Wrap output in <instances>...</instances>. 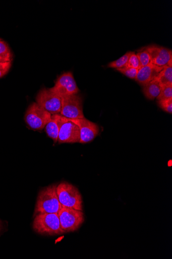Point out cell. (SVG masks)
Instances as JSON below:
<instances>
[{
	"instance_id": "1",
	"label": "cell",
	"mask_w": 172,
	"mask_h": 259,
	"mask_svg": "<svg viewBox=\"0 0 172 259\" xmlns=\"http://www.w3.org/2000/svg\"><path fill=\"white\" fill-rule=\"evenodd\" d=\"M58 185H52L43 188L38 194L35 213H58L62 206L57 193Z\"/></svg>"
},
{
	"instance_id": "2",
	"label": "cell",
	"mask_w": 172,
	"mask_h": 259,
	"mask_svg": "<svg viewBox=\"0 0 172 259\" xmlns=\"http://www.w3.org/2000/svg\"><path fill=\"white\" fill-rule=\"evenodd\" d=\"M56 190L62 207L83 210L82 196L76 186L62 182L58 185Z\"/></svg>"
},
{
	"instance_id": "3",
	"label": "cell",
	"mask_w": 172,
	"mask_h": 259,
	"mask_svg": "<svg viewBox=\"0 0 172 259\" xmlns=\"http://www.w3.org/2000/svg\"><path fill=\"white\" fill-rule=\"evenodd\" d=\"M33 229L41 234L53 235L65 233L61 227L58 213L37 214L34 221Z\"/></svg>"
},
{
	"instance_id": "4",
	"label": "cell",
	"mask_w": 172,
	"mask_h": 259,
	"mask_svg": "<svg viewBox=\"0 0 172 259\" xmlns=\"http://www.w3.org/2000/svg\"><path fill=\"white\" fill-rule=\"evenodd\" d=\"M52 114L36 103L32 104L27 110L24 116L26 123L32 130H42L50 121Z\"/></svg>"
},
{
	"instance_id": "5",
	"label": "cell",
	"mask_w": 172,
	"mask_h": 259,
	"mask_svg": "<svg viewBox=\"0 0 172 259\" xmlns=\"http://www.w3.org/2000/svg\"><path fill=\"white\" fill-rule=\"evenodd\" d=\"M58 215L61 227L65 232L77 230L84 222L82 210L72 208L62 207L59 211Z\"/></svg>"
},
{
	"instance_id": "6",
	"label": "cell",
	"mask_w": 172,
	"mask_h": 259,
	"mask_svg": "<svg viewBox=\"0 0 172 259\" xmlns=\"http://www.w3.org/2000/svg\"><path fill=\"white\" fill-rule=\"evenodd\" d=\"M62 98L61 115L70 119L84 118L83 100L78 94Z\"/></svg>"
},
{
	"instance_id": "7",
	"label": "cell",
	"mask_w": 172,
	"mask_h": 259,
	"mask_svg": "<svg viewBox=\"0 0 172 259\" xmlns=\"http://www.w3.org/2000/svg\"><path fill=\"white\" fill-rule=\"evenodd\" d=\"M63 98L50 89L41 90L36 97V103L52 115L60 114Z\"/></svg>"
},
{
	"instance_id": "8",
	"label": "cell",
	"mask_w": 172,
	"mask_h": 259,
	"mask_svg": "<svg viewBox=\"0 0 172 259\" xmlns=\"http://www.w3.org/2000/svg\"><path fill=\"white\" fill-rule=\"evenodd\" d=\"M60 129L59 135V144L80 143V130L77 125L60 114Z\"/></svg>"
},
{
	"instance_id": "9",
	"label": "cell",
	"mask_w": 172,
	"mask_h": 259,
	"mask_svg": "<svg viewBox=\"0 0 172 259\" xmlns=\"http://www.w3.org/2000/svg\"><path fill=\"white\" fill-rule=\"evenodd\" d=\"M50 90L62 98L76 95L79 92V88L71 72L65 73L60 76L55 85Z\"/></svg>"
},
{
	"instance_id": "10",
	"label": "cell",
	"mask_w": 172,
	"mask_h": 259,
	"mask_svg": "<svg viewBox=\"0 0 172 259\" xmlns=\"http://www.w3.org/2000/svg\"><path fill=\"white\" fill-rule=\"evenodd\" d=\"M70 121L78 126L80 130L81 144H86L92 141L100 132V128L96 124L86 119H70Z\"/></svg>"
},
{
	"instance_id": "11",
	"label": "cell",
	"mask_w": 172,
	"mask_h": 259,
	"mask_svg": "<svg viewBox=\"0 0 172 259\" xmlns=\"http://www.w3.org/2000/svg\"><path fill=\"white\" fill-rule=\"evenodd\" d=\"M151 58V63L159 67L167 65L172 59V52L167 49L156 45H151L145 47Z\"/></svg>"
},
{
	"instance_id": "12",
	"label": "cell",
	"mask_w": 172,
	"mask_h": 259,
	"mask_svg": "<svg viewBox=\"0 0 172 259\" xmlns=\"http://www.w3.org/2000/svg\"><path fill=\"white\" fill-rule=\"evenodd\" d=\"M163 67L156 66L152 63L140 67L136 78V81L143 86L157 78Z\"/></svg>"
},
{
	"instance_id": "13",
	"label": "cell",
	"mask_w": 172,
	"mask_h": 259,
	"mask_svg": "<svg viewBox=\"0 0 172 259\" xmlns=\"http://www.w3.org/2000/svg\"><path fill=\"white\" fill-rule=\"evenodd\" d=\"M162 86L157 78L143 86V92L145 97L149 100H154L159 95Z\"/></svg>"
},
{
	"instance_id": "14",
	"label": "cell",
	"mask_w": 172,
	"mask_h": 259,
	"mask_svg": "<svg viewBox=\"0 0 172 259\" xmlns=\"http://www.w3.org/2000/svg\"><path fill=\"white\" fill-rule=\"evenodd\" d=\"M60 114L52 115L51 119L45 126V132L47 136L51 138L55 143L58 142L60 129L59 120Z\"/></svg>"
},
{
	"instance_id": "15",
	"label": "cell",
	"mask_w": 172,
	"mask_h": 259,
	"mask_svg": "<svg viewBox=\"0 0 172 259\" xmlns=\"http://www.w3.org/2000/svg\"><path fill=\"white\" fill-rule=\"evenodd\" d=\"M157 79L162 87L172 85V66H164Z\"/></svg>"
},
{
	"instance_id": "16",
	"label": "cell",
	"mask_w": 172,
	"mask_h": 259,
	"mask_svg": "<svg viewBox=\"0 0 172 259\" xmlns=\"http://www.w3.org/2000/svg\"><path fill=\"white\" fill-rule=\"evenodd\" d=\"M13 55L8 44L0 39V63H12Z\"/></svg>"
},
{
	"instance_id": "17",
	"label": "cell",
	"mask_w": 172,
	"mask_h": 259,
	"mask_svg": "<svg viewBox=\"0 0 172 259\" xmlns=\"http://www.w3.org/2000/svg\"><path fill=\"white\" fill-rule=\"evenodd\" d=\"M132 53V52H127L118 60L109 63L108 67L116 69L126 67Z\"/></svg>"
},
{
	"instance_id": "18",
	"label": "cell",
	"mask_w": 172,
	"mask_h": 259,
	"mask_svg": "<svg viewBox=\"0 0 172 259\" xmlns=\"http://www.w3.org/2000/svg\"><path fill=\"white\" fill-rule=\"evenodd\" d=\"M139 60L141 67L151 63V58L148 52L145 49L136 54Z\"/></svg>"
},
{
	"instance_id": "19",
	"label": "cell",
	"mask_w": 172,
	"mask_h": 259,
	"mask_svg": "<svg viewBox=\"0 0 172 259\" xmlns=\"http://www.w3.org/2000/svg\"><path fill=\"white\" fill-rule=\"evenodd\" d=\"M117 70L118 71L122 74H124L127 77L133 79H136L139 69L129 67H125L122 68L117 69Z\"/></svg>"
},
{
	"instance_id": "20",
	"label": "cell",
	"mask_w": 172,
	"mask_h": 259,
	"mask_svg": "<svg viewBox=\"0 0 172 259\" xmlns=\"http://www.w3.org/2000/svg\"><path fill=\"white\" fill-rule=\"evenodd\" d=\"M169 99H172V85L163 86L157 99L158 101Z\"/></svg>"
},
{
	"instance_id": "21",
	"label": "cell",
	"mask_w": 172,
	"mask_h": 259,
	"mask_svg": "<svg viewBox=\"0 0 172 259\" xmlns=\"http://www.w3.org/2000/svg\"><path fill=\"white\" fill-rule=\"evenodd\" d=\"M126 67L134 68L137 69H139L140 68L141 65L139 60L135 52L132 53Z\"/></svg>"
},
{
	"instance_id": "22",
	"label": "cell",
	"mask_w": 172,
	"mask_h": 259,
	"mask_svg": "<svg viewBox=\"0 0 172 259\" xmlns=\"http://www.w3.org/2000/svg\"><path fill=\"white\" fill-rule=\"evenodd\" d=\"M158 105L164 111L171 114L172 113V99L158 101Z\"/></svg>"
},
{
	"instance_id": "23",
	"label": "cell",
	"mask_w": 172,
	"mask_h": 259,
	"mask_svg": "<svg viewBox=\"0 0 172 259\" xmlns=\"http://www.w3.org/2000/svg\"><path fill=\"white\" fill-rule=\"evenodd\" d=\"M12 63H0V78H2L9 72Z\"/></svg>"
},
{
	"instance_id": "24",
	"label": "cell",
	"mask_w": 172,
	"mask_h": 259,
	"mask_svg": "<svg viewBox=\"0 0 172 259\" xmlns=\"http://www.w3.org/2000/svg\"><path fill=\"white\" fill-rule=\"evenodd\" d=\"M0 230H1V223H0Z\"/></svg>"
}]
</instances>
